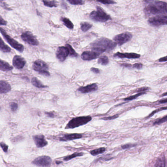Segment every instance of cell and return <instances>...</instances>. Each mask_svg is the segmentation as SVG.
Returning <instances> with one entry per match:
<instances>
[{"instance_id":"6da1fadb","label":"cell","mask_w":167,"mask_h":167,"mask_svg":"<svg viewBox=\"0 0 167 167\" xmlns=\"http://www.w3.org/2000/svg\"><path fill=\"white\" fill-rule=\"evenodd\" d=\"M117 45V43L114 41H113L108 38L102 37L91 43V46L92 51L101 54L104 52H110L113 50Z\"/></svg>"},{"instance_id":"7a4b0ae2","label":"cell","mask_w":167,"mask_h":167,"mask_svg":"<svg viewBox=\"0 0 167 167\" xmlns=\"http://www.w3.org/2000/svg\"><path fill=\"white\" fill-rule=\"evenodd\" d=\"M144 12L147 16L167 14V3L160 1H155L145 8Z\"/></svg>"},{"instance_id":"3957f363","label":"cell","mask_w":167,"mask_h":167,"mask_svg":"<svg viewBox=\"0 0 167 167\" xmlns=\"http://www.w3.org/2000/svg\"><path fill=\"white\" fill-rule=\"evenodd\" d=\"M90 18L93 21L99 22H105L111 18L100 6H97V10L93 11L90 14Z\"/></svg>"},{"instance_id":"277c9868","label":"cell","mask_w":167,"mask_h":167,"mask_svg":"<svg viewBox=\"0 0 167 167\" xmlns=\"http://www.w3.org/2000/svg\"><path fill=\"white\" fill-rule=\"evenodd\" d=\"M92 119V118L90 116L76 117L69 121L68 123L66 126L65 129H73L86 125L90 121H91Z\"/></svg>"},{"instance_id":"5b68a950","label":"cell","mask_w":167,"mask_h":167,"mask_svg":"<svg viewBox=\"0 0 167 167\" xmlns=\"http://www.w3.org/2000/svg\"><path fill=\"white\" fill-rule=\"evenodd\" d=\"M32 68L35 71L38 72L40 74L45 76H50V74L48 71L49 66L46 63L41 59H38L34 61Z\"/></svg>"},{"instance_id":"8992f818","label":"cell","mask_w":167,"mask_h":167,"mask_svg":"<svg viewBox=\"0 0 167 167\" xmlns=\"http://www.w3.org/2000/svg\"><path fill=\"white\" fill-rule=\"evenodd\" d=\"M1 33L3 36L4 38H5L6 40L9 43V45L12 48H13L14 49H16V50L21 53L23 52V51L24 50V47L23 45L14 39L13 38L11 37L9 35H8L5 32V30L2 28H1Z\"/></svg>"},{"instance_id":"52a82bcc","label":"cell","mask_w":167,"mask_h":167,"mask_svg":"<svg viewBox=\"0 0 167 167\" xmlns=\"http://www.w3.org/2000/svg\"><path fill=\"white\" fill-rule=\"evenodd\" d=\"M149 24L154 27H159L167 25V15H156L150 17L148 20Z\"/></svg>"},{"instance_id":"ba28073f","label":"cell","mask_w":167,"mask_h":167,"mask_svg":"<svg viewBox=\"0 0 167 167\" xmlns=\"http://www.w3.org/2000/svg\"><path fill=\"white\" fill-rule=\"evenodd\" d=\"M132 37V35L131 33L126 32L116 35L113 40L118 45L121 46L130 41Z\"/></svg>"},{"instance_id":"9c48e42d","label":"cell","mask_w":167,"mask_h":167,"mask_svg":"<svg viewBox=\"0 0 167 167\" xmlns=\"http://www.w3.org/2000/svg\"><path fill=\"white\" fill-rule=\"evenodd\" d=\"M52 159L48 156H41L35 158L32 161V164L40 167L50 166L52 163Z\"/></svg>"},{"instance_id":"30bf717a","label":"cell","mask_w":167,"mask_h":167,"mask_svg":"<svg viewBox=\"0 0 167 167\" xmlns=\"http://www.w3.org/2000/svg\"><path fill=\"white\" fill-rule=\"evenodd\" d=\"M21 38L23 41L27 43L29 45L37 46L39 45V42L34 35L29 32H26L22 34Z\"/></svg>"},{"instance_id":"8fae6325","label":"cell","mask_w":167,"mask_h":167,"mask_svg":"<svg viewBox=\"0 0 167 167\" xmlns=\"http://www.w3.org/2000/svg\"><path fill=\"white\" fill-rule=\"evenodd\" d=\"M69 55V51L68 48L65 46H61L58 48L56 51V56L57 58L61 62L64 61Z\"/></svg>"},{"instance_id":"7c38bea8","label":"cell","mask_w":167,"mask_h":167,"mask_svg":"<svg viewBox=\"0 0 167 167\" xmlns=\"http://www.w3.org/2000/svg\"><path fill=\"white\" fill-rule=\"evenodd\" d=\"M12 63L14 67L18 69H21L23 68L26 65V61L24 58H22L19 55H15L14 56L12 61Z\"/></svg>"},{"instance_id":"4fadbf2b","label":"cell","mask_w":167,"mask_h":167,"mask_svg":"<svg viewBox=\"0 0 167 167\" xmlns=\"http://www.w3.org/2000/svg\"><path fill=\"white\" fill-rule=\"evenodd\" d=\"M100 53L98 52H95L94 51H85L82 53L81 55V58L84 60H92L93 59L97 58Z\"/></svg>"},{"instance_id":"5bb4252c","label":"cell","mask_w":167,"mask_h":167,"mask_svg":"<svg viewBox=\"0 0 167 167\" xmlns=\"http://www.w3.org/2000/svg\"><path fill=\"white\" fill-rule=\"evenodd\" d=\"M33 139L37 147L41 148L45 147L48 145V142L46 140L44 135H34Z\"/></svg>"},{"instance_id":"9a60e30c","label":"cell","mask_w":167,"mask_h":167,"mask_svg":"<svg viewBox=\"0 0 167 167\" xmlns=\"http://www.w3.org/2000/svg\"><path fill=\"white\" fill-rule=\"evenodd\" d=\"M98 86L97 84H93L87 85L86 86L81 87L78 89V91L81 93H88L97 90Z\"/></svg>"},{"instance_id":"2e32d148","label":"cell","mask_w":167,"mask_h":167,"mask_svg":"<svg viewBox=\"0 0 167 167\" xmlns=\"http://www.w3.org/2000/svg\"><path fill=\"white\" fill-rule=\"evenodd\" d=\"M82 134L79 133L67 134L59 138V141H68L71 140H76L78 139L81 138Z\"/></svg>"},{"instance_id":"e0dca14e","label":"cell","mask_w":167,"mask_h":167,"mask_svg":"<svg viewBox=\"0 0 167 167\" xmlns=\"http://www.w3.org/2000/svg\"><path fill=\"white\" fill-rule=\"evenodd\" d=\"M114 57L121 58H126L129 59H135V58H140V55L136 53H121L120 52H117L115 53L114 55Z\"/></svg>"},{"instance_id":"ac0fdd59","label":"cell","mask_w":167,"mask_h":167,"mask_svg":"<svg viewBox=\"0 0 167 167\" xmlns=\"http://www.w3.org/2000/svg\"><path fill=\"white\" fill-rule=\"evenodd\" d=\"M11 87L10 84L6 81H0V93L1 94L6 93L11 91Z\"/></svg>"},{"instance_id":"d6986e66","label":"cell","mask_w":167,"mask_h":167,"mask_svg":"<svg viewBox=\"0 0 167 167\" xmlns=\"http://www.w3.org/2000/svg\"><path fill=\"white\" fill-rule=\"evenodd\" d=\"M0 69L3 71H9L13 69V67L8 63L1 59L0 61Z\"/></svg>"},{"instance_id":"ffe728a7","label":"cell","mask_w":167,"mask_h":167,"mask_svg":"<svg viewBox=\"0 0 167 167\" xmlns=\"http://www.w3.org/2000/svg\"><path fill=\"white\" fill-rule=\"evenodd\" d=\"M32 85L36 87L37 88H43L47 87V86L44 85V84H43L39 80H38V79L36 78V77L32 78Z\"/></svg>"},{"instance_id":"44dd1931","label":"cell","mask_w":167,"mask_h":167,"mask_svg":"<svg viewBox=\"0 0 167 167\" xmlns=\"http://www.w3.org/2000/svg\"><path fill=\"white\" fill-rule=\"evenodd\" d=\"M42 2L45 6L49 8H56L58 6V2L55 0H43Z\"/></svg>"},{"instance_id":"7402d4cb","label":"cell","mask_w":167,"mask_h":167,"mask_svg":"<svg viewBox=\"0 0 167 167\" xmlns=\"http://www.w3.org/2000/svg\"><path fill=\"white\" fill-rule=\"evenodd\" d=\"M0 50L4 53H9L11 51V48L8 45H6V44H5L2 38L0 39Z\"/></svg>"},{"instance_id":"603a6c76","label":"cell","mask_w":167,"mask_h":167,"mask_svg":"<svg viewBox=\"0 0 167 167\" xmlns=\"http://www.w3.org/2000/svg\"><path fill=\"white\" fill-rule=\"evenodd\" d=\"M92 27V25L88 22H84L81 23V29L84 32H86L88 30H89Z\"/></svg>"},{"instance_id":"cb8c5ba5","label":"cell","mask_w":167,"mask_h":167,"mask_svg":"<svg viewBox=\"0 0 167 167\" xmlns=\"http://www.w3.org/2000/svg\"><path fill=\"white\" fill-rule=\"evenodd\" d=\"M109 61L108 57L105 55H103L99 58L98 61V63L102 65H106L109 63Z\"/></svg>"},{"instance_id":"d4e9b609","label":"cell","mask_w":167,"mask_h":167,"mask_svg":"<svg viewBox=\"0 0 167 167\" xmlns=\"http://www.w3.org/2000/svg\"><path fill=\"white\" fill-rule=\"evenodd\" d=\"M166 166L165 158L164 156L160 157L157 160L155 166L156 167H165Z\"/></svg>"},{"instance_id":"484cf974","label":"cell","mask_w":167,"mask_h":167,"mask_svg":"<svg viewBox=\"0 0 167 167\" xmlns=\"http://www.w3.org/2000/svg\"><path fill=\"white\" fill-rule=\"evenodd\" d=\"M62 21L64 23V25L69 29H73L74 27L73 23L71 21V20H69L67 18L63 17L62 18Z\"/></svg>"},{"instance_id":"4316f807","label":"cell","mask_w":167,"mask_h":167,"mask_svg":"<svg viewBox=\"0 0 167 167\" xmlns=\"http://www.w3.org/2000/svg\"><path fill=\"white\" fill-rule=\"evenodd\" d=\"M105 151V147H100L98 149H96L94 150H91L90 152V154L93 156H96V155L102 154Z\"/></svg>"},{"instance_id":"83f0119b","label":"cell","mask_w":167,"mask_h":167,"mask_svg":"<svg viewBox=\"0 0 167 167\" xmlns=\"http://www.w3.org/2000/svg\"><path fill=\"white\" fill-rule=\"evenodd\" d=\"M83 155H84V153H82V152L75 153V154H72L71 155L65 157L63 159H64V161H68L72 159H73V158H75V157H76L81 156Z\"/></svg>"},{"instance_id":"f1b7e54d","label":"cell","mask_w":167,"mask_h":167,"mask_svg":"<svg viewBox=\"0 0 167 167\" xmlns=\"http://www.w3.org/2000/svg\"><path fill=\"white\" fill-rule=\"evenodd\" d=\"M66 46L68 48L70 56L71 57H77L78 56V53H76V51L74 50V49H73L71 46L69 44H67L66 45Z\"/></svg>"},{"instance_id":"f546056e","label":"cell","mask_w":167,"mask_h":167,"mask_svg":"<svg viewBox=\"0 0 167 167\" xmlns=\"http://www.w3.org/2000/svg\"><path fill=\"white\" fill-rule=\"evenodd\" d=\"M69 3L73 5H82L84 4L83 0H67Z\"/></svg>"},{"instance_id":"4dcf8cb0","label":"cell","mask_w":167,"mask_h":167,"mask_svg":"<svg viewBox=\"0 0 167 167\" xmlns=\"http://www.w3.org/2000/svg\"><path fill=\"white\" fill-rule=\"evenodd\" d=\"M144 92H140V93H137L136 94H135V95H133V96H130L129 97L126 98H125V99H123L125 100H134V99H136L137 98L139 97L140 96H141L142 95L144 94Z\"/></svg>"},{"instance_id":"1f68e13d","label":"cell","mask_w":167,"mask_h":167,"mask_svg":"<svg viewBox=\"0 0 167 167\" xmlns=\"http://www.w3.org/2000/svg\"><path fill=\"white\" fill-rule=\"evenodd\" d=\"M96 1L105 5H111L116 3L114 0H96Z\"/></svg>"},{"instance_id":"d6a6232c","label":"cell","mask_w":167,"mask_h":167,"mask_svg":"<svg viewBox=\"0 0 167 167\" xmlns=\"http://www.w3.org/2000/svg\"><path fill=\"white\" fill-rule=\"evenodd\" d=\"M167 121V115L165 116V117H163L162 118L158 120H157L155 122H154V125H160L161 123H165L166 121Z\"/></svg>"},{"instance_id":"836d02e7","label":"cell","mask_w":167,"mask_h":167,"mask_svg":"<svg viewBox=\"0 0 167 167\" xmlns=\"http://www.w3.org/2000/svg\"><path fill=\"white\" fill-rule=\"evenodd\" d=\"M10 107H11V110L12 111H16L18 109V105H17V103L14 102H12L10 103Z\"/></svg>"},{"instance_id":"e575fe53","label":"cell","mask_w":167,"mask_h":167,"mask_svg":"<svg viewBox=\"0 0 167 167\" xmlns=\"http://www.w3.org/2000/svg\"><path fill=\"white\" fill-rule=\"evenodd\" d=\"M167 109V107H162V108H158L157 109L155 110L154 111H153L151 113V114L149 116V117H147V118H150V117H152V116L154 115V114L156 113L159 112V111H162V110H164Z\"/></svg>"},{"instance_id":"d590c367","label":"cell","mask_w":167,"mask_h":167,"mask_svg":"<svg viewBox=\"0 0 167 167\" xmlns=\"http://www.w3.org/2000/svg\"><path fill=\"white\" fill-rule=\"evenodd\" d=\"M119 117L118 114H116V115H115L112 116H110V117H104V118H102V119L104 120H114L115 119Z\"/></svg>"},{"instance_id":"8d00e7d4","label":"cell","mask_w":167,"mask_h":167,"mask_svg":"<svg viewBox=\"0 0 167 167\" xmlns=\"http://www.w3.org/2000/svg\"><path fill=\"white\" fill-rule=\"evenodd\" d=\"M1 147L2 149H3V150L5 152H8V147L6 144H5V143L1 142Z\"/></svg>"},{"instance_id":"74e56055","label":"cell","mask_w":167,"mask_h":167,"mask_svg":"<svg viewBox=\"0 0 167 167\" xmlns=\"http://www.w3.org/2000/svg\"><path fill=\"white\" fill-rule=\"evenodd\" d=\"M136 146V145L135 144H126L125 145H123V146H121V147L123 149H129V148H131V147H134Z\"/></svg>"},{"instance_id":"f35d334b","label":"cell","mask_w":167,"mask_h":167,"mask_svg":"<svg viewBox=\"0 0 167 167\" xmlns=\"http://www.w3.org/2000/svg\"><path fill=\"white\" fill-rule=\"evenodd\" d=\"M147 90H149L148 87H142V88H138L136 91L137 93H140V92H143L144 91H147Z\"/></svg>"},{"instance_id":"ab89813d","label":"cell","mask_w":167,"mask_h":167,"mask_svg":"<svg viewBox=\"0 0 167 167\" xmlns=\"http://www.w3.org/2000/svg\"><path fill=\"white\" fill-rule=\"evenodd\" d=\"M143 67V64H141V63H135V64H134L133 65V68H135L138 69H141Z\"/></svg>"},{"instance_id":"60d3db41","label":"cell","mask_w":167,"mask_h":167,"mask_svg":"<svg viewBox=\"0 0 167 167\" xmlns=\"http://www.w3.org/2000/svg\"><path fill=\"white\" fill-rule=\"evenodd\" d=\"M0 24L1 26H6L7 24V22L5 20H4L3 18H2V16H1L0 17Z\"/></svg>"},{"instance_id":"b9f144b4","label":"cell","mask_w":167,"mask_h":167,"mask_svg":"<svg viewBox=\"0 0 167 167\" xmlns=\"http://www.w3.org/2000/svg\"><path fill=\"white\" fill-rule=\"evenodd\" d=\"M91 71L93 72V73H96V74H99L100 73V70L99 69L96 68H92L91 69Z\"/></svg>"},{"instance_id":"7bdbcfd3","label":"cell","mask_w":167,"mask_h":167,"mask_svg":"<svg viewBox=\"0 0 167 167\" xmlns=\"http://www.w3.org/2000/svg\"><path fill=\"white\" fill-rule=\"evenodd\" d=\"M45 114L48 116V117L50 118H54L55 117V115L53 112H45Z\"/></svg>"},{"instance_id":"ee69618b","label":"cell","mask_w":167,"mask_h":167,"mask_svg":"<svg viewBox=\"0 0 167 167\" xmlns=\"http://www.w3.org/2000/svg\"><path fill=\"white\" fill-rule=\"evenodd\" d=\"M159 62H165V61H167V56H165V57H163V58H161L159 59Z\"/></svg>"},{"instance_id":"f6af8a7d","label":"cell","mask_w":167,"mask_h":167,"mask_svg":"<svg viewBox=\"0 0 167 167\" xmlns=\"http://www.w3.org/2000/svg\"><path fill=\"white\" fill-rule=\"evenodd\" d=\"M167 99H163V100H159V103H167Z\"/></svg>"},{"instance_id":"bcb514c9","label":"cell","mask_w":167,"mask_h":167,"mask_svg":"<svg viewBox=\"0 0 167 167\" xmlns=\"http://www.w3.org/2000/svg\"><path fill=\"white\" fill-rule=\"evenodd\" d=\"M121 66L126 67H129L131 66V64H128V63H123V64H121Z\"/></svg>"},{"instance_id":"7dc6e473","label":"cell","mask_w":167,"mask_h":167,"mask_svg":"<svg viewBox=\"0 0 167 167\" xmlns=\"http://www.w3.org/2000/svg\"><path fill=\"white\" fill-rule=\"evenodd\" d=\"M143 1L146 3H152V2L154 1V0H143Z\"/></svg>"},{"instance_id":"c3c4849f","label":"cell","mask_w":167,"mask_h":167,"mask_svg":"<svg viewBox=\"0 0 167 167\" xmlns=\"http://www.w3.org/2000/svg\"><path fill=\"white\" fill-rule=\"evenodd\" d=\"M167 96V92H166V93H164L162 95V96Z\"/></svg>"},{"instance_id":"681fc988","label":"cell","mask_w":167,"mask_h":167,"mask_svg":"<svg viewBox=\"0 0 167 167\" xmlns=\"http://www.w3.org/2000/svg\"><path fill=\"white\" fill-rule=\"evenodd\" d=\"M56 164H60L59 163H61V162H58V161H56Z\"/></svg>"},{"instance_id":"f907efd6","label":"cell","mask_w":167,"mask_h":167,"mask_svg":"<svg viewBox=\"0 0 167 167\" xmlns=\"http://www.w3.org/2000/svg\"><path fill=\"white\" fill-rule=\"evenodd\" d=\"M61 1H64V0H61Z\"/></svg>"},{"instance_id":"816d5d0a","label":"cell","mask_w":167,"mask_h":167,"mask_svg":"<svg viewBox=\"0 0 167 167\" xmlns=\"http://www.w3.org/2000/svg\"><path fill=\"white\" fill-rule=\"evenodd\" d=\"M1 1H3V0H1Z\"/></svg>"},{"instance_id":"f5cc1de1","label":"cell","mask_w":167,"mask_h":167,"mask_svg":"<svg viewBox=\"0 0 167 167\" xmlns=\"http://www.w3.org/2000/svg\"></svg>"}]
</instances>
